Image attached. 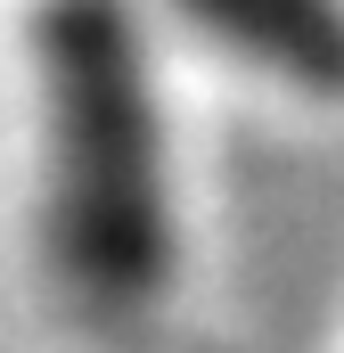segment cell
I'll use <instances>...</instances> for the list:
<instances>
[{
    "label": "cell",
    "instance_id": "2",
    "mask_svg": "<svg viewBox=\"0 0 344 353\" xmlns=\"http://www.w3.org/2000/svg\"><path fill=\"white\" fill-rule=\"evenodd\" d=\"M140 8L279 99L344 107V0H140Z\"/></svg>",
    "mask_w": 344,
    "mask_h": 353
},
{
    "label": "cell",
    "instance_id": "1",
    "mask_svg": "<svg viewBox=\"0 0 344 353\" xmlns=\"http://www.w3.org/2000/svg\"><path fill=\"white\" fill-rule=\"evenodd\" d=\"M25 263L83 337H148L189 279L180 132L140 0H33L17 25Z\"/></svg>",
    "mask_w": 344,
    "mask_h": 353
}]
</instances>
